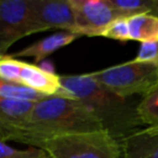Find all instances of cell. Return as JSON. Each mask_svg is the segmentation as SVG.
<instances>
[{"label":"cell","mask_w":158,"mask_h":158,"mask_svg":"<svg viewBox=\"0 0 158 158\" xmlns=\"http://www.w3.org/2000/svg\"><path fill=\"white\" fill-rule=\"evenodd\" d=\"M102 130L101 123L82 102L72 97L52 95L36 103L21 127L0 131V140L38 147L49 139Z\"/></svg>","instance_id":"1"},{"label":"cell","mask_w":158,"mask_h":158,"mask_svg":"<svg viewBox=\"0 0 158 158\" xmlns=\"http://www.w3.org/2000/svg\"><path fill=\"white\" fill-rule=\"evenodd\" d=\"M62 87L85 104L101 123L103 129L117 141L141 129L139 115L142 98H121L97 82L89 74L62 75Z\"/></svg>","instance_id":"2"},{"label":"cell","mask_w":158,"mask_h":158,"mask_svg":"<svg viewBox=\"0 0 158 158\" xmlns=\"http://www.w3.org/2000/svg\"><path fill=\"white\" fill-rule=\"evenodd\" d=\"M88 74L100 85L126 99L145 97L158 85V66L134 60Z\"/></svg>","instance_id":"3"},{"label":"cell","mask_w":158,"mask_h":158,"mask_svg":"<svg viewBox=\"0 0 158 158\" xmlns=\"http://www.w3.org/2000/svg\"><path fill=\"white\" fill-rule=\"evenodd\" d=\"M38 148L50 158H121L120 143L105 130L49 139Z\"/></svg>","instance_id":"4"},{"label":"cell","mask_w":158,"mask_h":158,"mask_svg":"<svg viewBox=\"0 0 158 158\" xmlns=\"http://www.w3.org/2000/svg\"><path fill=\"white\" fill-rule=\"evenodd\" d=\"M31 0L0 2V56L21 38L31 35Z\"/></svg>","instance_id":"5"},{"label":"cell","mask_w":158,"mask_h":158,"mask_svg":"<svg viewBox=\"0 0 158 158\" xmlns=\"http://www.w3.org/2000/svg\"><path fill=\"white\" fill-rule=\"evenodd\" d=\"M76 23V33L80 36L99 37L102 31L119 14L107 0H69Z\"/></svg>","instance_id":"6"},{"label":"cell","mask_w":158,"mask_h":158,"mask_svg":"<svg viewBox=\"0 0 158 158\" xmlns=\"http://www.w3.org/2000/svg\"><path fill=\"white\" fill-rule=\"evenodd\" d=\"M51 29L76 33L69 0H31V35Z\"/></svg>","instance_id":"7"},{"label":"cell","mask_w":158,"mask_h":158,"mask_svg":"<svg viewBox=\"0 0 158 158\" xmlns=\"http://www.w3.org/2000/svg\"><path fill=\"white\" fill-rule=\"evenodd\" d=\"M20 84L25 85L48 97L63 95V97L74 98L62 87L61 77L55 75L53 72L44 69L35 64L26 63V62L23 63Z\"/></svg>","instance_id":"8"},{"label":"cell","mask_w":158,"mask_h":158,"mask_svg":"<svg viewBox=\"0 0 158 158\" xmlns=\"http://www.w3.org/2000/svg\"><path fill=\"white\" fill-rule=\"evenodd\" d=\"M119 143L121 158H158V128L140 129Z\"/></svg>","instance_id":"9"},{"label":"cell","mask_w":158,"mask_h":158,"mask_svg":"<svg viewBox=\"0 0 158 158\" xmlns=\"http://www.w3.org/2000/svg\"><path fill=\"white\" fill-rule=\"evenodd\" d=\"M79 37H81V36L76 33L62 31L51 36H48L44 39H40L39 41L35 42V44L10 55L14 59H18V57H34L35 62L38 63V62L46 59L48 55L52 54L56 50L65 46H68Z\"/></svg>","instance_id":"10"},{"label":"cell","mask_w":158,"mask_h":158,"mask_svg":"<svg viewBox=\"0 0 158 158\" xmlns=\"http://www.w3.org/2000/svg\"><path fill=\"white\" fill-rule=\"evenodd\" d=\"M36 103L0 98V131L21 127L28 119Z\"/></svg>","instance_id":"11"},{"label":"cell","mask_w":158,"mask_h":158,"mask_svg":"<svg viewBox=\"0 0 158 158\" xmlns=\"http://www.w3.org/2000/svg\"><path fill=\"white\" fill-rule=\"evenodd\" d=\"M130 40L141 44L158 40V18L149 13L127 18Z\"/></svg>","instance_id":"12"},{"label":"cell","mask_w":158,"mask_h":158,"mask_svg":"<svg viewBox=\"0 0 158 158\" xmlns=\"http://www.w3.org/2000/svg\"><path fill=\"white\" fill-rule=\"evenodd\" d=\"M0 98L22 100V101L38 103V102L48 98V95L42 94V93L38 92V91L25 86V85L0 80Z\"/></svg>","instance_id":"13"},{"label":"cell","mask_w":158,"mask_h":158,"mask_svg":"<svg viewBox=\"0 0 158 158\" xmlns=\"http://www.w3.org/2000/svg\"><path fill=\"white\" fill-rule=\"evenodd\" d=\"M139 115L147 127L158 128V85L142 98L139 105Z\"/></svg>","instance_id":"14"},{"label":"cell","mask_w":158,"mask_h":158,"mask_svg":"<svg viewBox=\"0 0 158 158\" xmlns=\"http://www.w3.org/2000/svg\"><path fill=\"white\" fill-rule=\"evenodd\" d=\"M23 63H24L23 61L14 59L10 54L1 55L0 56V80L20 84Z\"/></svg>","instance_id":"15"},{"label":"cell","mask_w":158,"mask_h":158,"mask_svg":"<svg viewBox=\"0 0 158 158\" xmlns=\"http://www.w3.org/2000/svg\"><path fill=\"white\" fill-rule=\"evenodd\" d=\"M46 151L38 147L29 146L27 149H16L9 144L1 141L0 142V158H48Z\"/></svg>","instance_id":"16"},{"label":"cell","mask_w":158,"mask_h":158,"mask_svg":"<svg viewBox=\"0 0 158 158\" xmlns=\"http://www.w3.org/2000/svg\"><path fill=\"white\" fill-rule=\"evenodd\" d=\"M100 37L110 38V39L119 40V41H128L130 40L129 26H128L127 18L116 19L112 22L103 31Z\"/></svg>","instance_id":"17"},{"label":"cell","mask_w":158,"mask_h":158,"mask_svg":"<svg viewBox=\"0 0 158 158\" xmlns=\"http://www.w3.org/2000/svg\"><path fill=\"white\" fill-rule=\"evenodd\" d=\"M134 61L151 63L158 66V40L141 44Z\"/></svg>","instance_id":"18"},{"label":"cell","mask_w":158,"mask_h":158,"mask_svg":"<svg viewBox=\"0 0 158 158\" xmlns=\"http://www.w3.org/2000/svg\"><path fill=\"white\" fill-rule=\"evenodd\" d=\"M48 158H50V157H48Z\"/></svg>","instance_id":"19"}]
</instances>
